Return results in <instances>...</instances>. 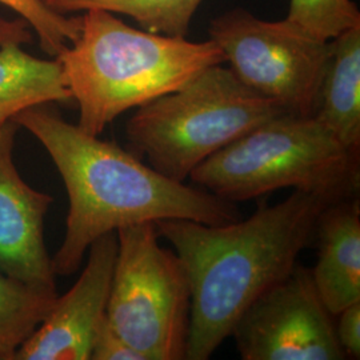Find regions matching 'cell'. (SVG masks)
<instances>
[{
  "label": "cell",
  "mask_w": 360,
  "mask_h": 360,
  "mask_svg": "<svg viewBox=\"0 0 360 360\" xmlns=\"http://www.w3.org/2000/svg\"><path fill=\"white\" fill-rule=\"evenodd\" d=\"M359 155L315 116L281 114L210 156L188 179L231 203L283 188L348 199L359 193Z\"/></svg>",
  "instance_id": "4"
},
{
  "label": "cell",
  "mask_w": 360,
  "mask_h": 360,
  "mask_svg": "<svg viewBox=\"0 0 360 360\" xmlns=\"http://www.w3.org/2000/svg\"><path fill=\"white\" fill-rule=\"evenodd\" d=\"M210 39L248 89L287 114L314 116L330 41L312 38L287 19L267 22L242 8L214 19Z\"/></svg>",
  "instance_id": "7"
},
{
  "label": "cell",
  "mask_w": 360,
  "mask_h": 360,
  "mask_svg": "<svg viewBox=\"0 0 360 360\" xmlns=\"http://www.w3.org/2000/svg\"><path fill=\"white\" fill-rule=\"evenodd\" d=\"M58 291L43 290L0 272V360L16 351L44 321Z\"/></svg>",
  "instance_id": "14"
},
{
  "label": "cell",
  "mask_w": 360,
  "mask_h": 360,
  "mask_svg": "<svg viewBox=\"0 0 360 360\" xmlns=\"http://www.w3.org/2000/svg\"><path fill=\"white\" fill-rule=\"evenodd\" d=\"M318 262L311 270L315 288L324 306L336 316L360 300L359 198L338 200L321 215Z\"/></svg>",
  "instance_id": "11"
},
{
  "label": "cell",
  "mask_w": 360,
  "mask_h": 360,
  "mask_svg": "<svg viewBox=\"0 0 360 360\" xmlns=\"http://www.w3.org/2000/svg\"><path fill=\"white\" fill-rule=\"evenodd\" d=\"M0 3L19 13L35 30L40 47L52 56L79 38L82 19L55 13L44 0H0Z\"/></svg>",
  "instance_id": "17"
},
{
  "label": "cell",
  "mask_w": 360,
  "mask_h": 360,
  "mask_svg": "<svg viewBox=\"0 0 360 360\" xmlns=\"http://www.w3.org/2000/svg\"><path fill=\"white\" fill-rule=\"evenodd\" d=\"M72 99L60 63L38 59L19 47L18 39H0V124L41 104Z\"/></svg>",
  "instance_id": "13"
},
{
  "label": "cell",
  "mask_w": 360,
  "mask_h": 360,
  "mask_svg": "<svg viewBox=\"0 0 360 360\" xmlns=\"http://www.w3.org/2000/svg\"><path fill=\"white\" fill-rule=\"evenodd\" d=\"M285 19L324 41L360 27L359 8L352 0H290Z\"/></svg>",
  "instance_id": "16"
},
{
  "label": "cell",
  "mask_w": 360,
  "mask_h": 360,
  "mask_svg": "<svg viewBox=\"0 0 360 360\" xmlns=\"http://www.w3.org/2000/svg\"><path fill=\"white\" fill-rule=\"evenodd\" d=\"M18 123L0 124V272L56 291V274L44 242L52 196L32 188L13 162Z\"/></svg>",
  "instance_id": "10"
},
{
  "label": "cell",
  "mask_w": 360,
  "mask_h": 360,
  "mask_svg": "<svg viewBox=\"0 0 360 360\" xmlns=\"http://www.w3.org/2000/svg\"><path fill=\"white\" fill-rule=\"evenodd\" d=\"M338 200L343 199L292 191L282 202L230 223L156 221L160 238L178 254L191 284L186 360L214 355L247 307L294 270L315 238L323 211Z\"/></svg>",
  "instance_id": "2"
},
{
  "label": "cell",
  "mask_w": 360,
  "mask_h": 360,
  "mask_svg": "<svg viewBox=\"0 0 360 360\" xmlns=\"http://www.w3.org/2000/svg\"><path fill=\"white\" fill-rule=\"evenodd\" d=\"M314 116L346 147L360 151V27L330 40Z\"/></svg>",
  "instance_id": "12"
},
{
  "label": "cell",
  "mask_w": 360,
  "mask_h": 360,
  "mask_svg": "<svg viewBox=\"0 0 360 360\" xmlns=\"http://www.w3.org/2000/svg\"><path fill=\"white\" fill-rule=\"evenodd\" d=\"M13 120L46 148L68 195L65 238L51 257L56 275L77 272L90 245L122 227L169 219L223 224L242 218L236 203L169 179L132 151L65 122L49 104Z\"/></svg>",
  "instance_id": "1"
},
{
  "label": "cell",
  "mask_w": 360,
  "mask_h": 360,
  "mask_svg": "<svg viewBox=\"0 0 360 360\" xmlns=\"http://www.w3.org/2000/svg\"><path fill=\"white\" fill-rule=\"evenodd\" d=\"M116 232L96 239L75 284L56 297L38 328L13 360H90L95 334L105 318L115 266Z\"/></svg>",
  "instance_id": "9"
},
{
  "label": "cell",
  "mask_w": 360,
  "mask_h": 360,
  "mask_svg": "<svg viewBox=\"0 0 360 360\" xmlns=\"http://www.w3.org/2000/svg\"><path fill=\"white\" fill-rule=\"evenodd\" d=\"M334 315L318 294L311 270L296 263L255 299L232 328L243 360H342Z\"/></svg>",
  "instance_id": "8"
},
{
  "label": "cell",
  "mask_w": 360,
  "mask_h": 360,
  "mask_svg": "<svg viewBox=\"0 0 360 360\" xmlns=\"http://www.w3.org/2000/svg\"><path fill=\"white\" fill-rule=\"evenodd\" d=\"M159 238L156 223L116 230L105 318L146 360H183L190 334L191 284L178 254L160 245Z\"/></svg>",
  "instance_id": "6"
},
{
  "label": "cell",
  "mask_w": 360,
  "mask_h": 360,
  "mask_svg": "<svg viewBox=\"0 0 360 360\" xmlns=\"http://www.w3.org/2000/svg\"><path fill=\"white\" fill-rule=\"evenodd\" d=\"M90 360H146V358L116 334L107 322V318H104L94 338Z\"/></svg>",
  "instance_id": "18"
},
{
  "label": "cell",
  "mask_w": 360,
  "mask_h": 360,
  "mask_svg": "<svg viewBox=\"0 0 360 360\" xmlns=\"http://www.w3.org/2000/svg\"><path fill=\"white\" fill-rule=\"evenodd\" d=\"M80 19L79 38L55 58L79 107L77 126L91 135L226 63L211 39L190 41L136 30L103 10H89Z\"/></svg>",
  "instance_id": "3"
},
{
  "label": "cell",
  "mask_w": 360,
  "mask_h": 360,
  "mask_svg": "<svg viewBox=\"0 0 360 360\" xmlns=\"http://www.w3.org/2000/svg\"><path fill=\"white\" fill-rule=\"evenodd\" d=\"M203 0H44L55 13L103 10L123 13L144 31L168 37H186L193 15Z\"/></svg>",
  "instance_id": "15"
},
{
  "label": "cell",
  "mask_w": 360,
  "mask_h": 360,
  "mask_svg": "<svg viewBox=\"0 0 360 360\" xmlns=\"http://www.w3.org/2000/svg\"><path fill=\"white\" fill-rule=\"evenodd\" d=\"M283 108L215 65L178 90L139 107L126 126L129 151L176 181Z\"/></svg>",
  "instance_id": "5"
},
{
  "label": "cell",
  "mask_w": 360,
  "mask_h": 360,
  "mask_svg": "<svg viewBox=\"0 0 360 360\" xmlns=\"http://www.w3.org/2000/svg\"><path fill=\"white\" fill-rule=\"evenodd\" d=\"M335 318V330L338 342L346 356L360 358V300L342 309Z\"/></svg>",
  "instance_id": "19"
}]
</instances>
